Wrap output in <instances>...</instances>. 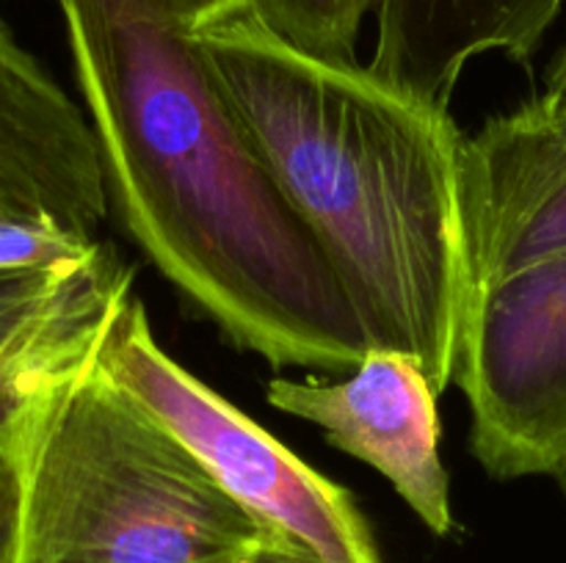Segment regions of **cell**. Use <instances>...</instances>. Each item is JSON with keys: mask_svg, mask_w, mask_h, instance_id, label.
<instances>
[{"mask_svg": "<svg viewBox=\"0 0 566 563\" xmlns=\"http://www.w3.org/2000/svg\"><path fill=\"white\" fill-rule=\"evenodd\" d=\"M459 199L473 301L566 252V99L545 92L464 136Z\"/></svg>", "mask_w": 566, "mask_h": 563, "instance_id": "obj_7", "label": "cell"}, {"mask_svg": "<svg viewBox=\"0 0 566 563\" xmlns=\"http://www.w3.org/2000/svg\"><path fill=\"white\" fill-rule=\"evenodd\" d=\"M558 489H562V495H564V500H566V469H564V472L562 475H558Z\"/></svg>", "mask_w": 566, "mask_h": 563, "instance_id": "obj_16", "label": "cell"}, {"mask_svg": "<svg viewBox=\"0 0 566 563\" xmlns=\"http://www.w3.org/2000/svg\"><path fill=\"white\" fill-rule=\"evenodd\" d=\"M547 94H556V97L566 99V44L558 50V55L553 59L551 70H547Z\"/></svg>", "mask_w": 566, "mask_h": 563, "instance_id": "obj_14", "label": "cell"}, {"mask_svg": "<svg viewBox=\"0 0 566 563\" xmlns=\"http://www.w3.org/2000/svg\"><path fill=\"white\" fill-rule=\"evenodd\" d=\"M108 204L86 110L0 14V221L94 235Z\"/></svg>", "mask_w": 566, "mask_h": 563, "instance_id": "obj_9", "label": "cell"}, {"mask_svg": "<svg viewBox=\"0 0 566 563\" xmlns=\"http://www.w3.org/2000/svg\"><path fill=\"white\" fill-rule=\"evenodd\" d=\"M235 563H307V561L291 555V552H260V555L247 557V561H235Z\"/></svg>", "mask_w": 566, "mask_h": 563, "instance_id": "obj_15", "label": "cell"}, {"mask_svg": "<svg viewBox=\"0 0 566 563\" xmlns=\"http://www.w3.org/2000/svg\"><path fill=\"white\" fill-rule=\"evenodd\" d=\"M6 456L20 491L14 563H235L287 552L97 353L25 403Z\"/></svg>", "mask_w": 566, "mask_h": 563, "instance_id": "obj_3", "label": "cell"}, {"mask_svg": "<svg viewBox=\"0 0 566 563\" xmlns=\"http://www.w3.org/2000/svg\"><path fill=\"white\" fill-rule=\"evenodd\" d=\"M94 235L31 221H0V270H28L77 263L99 252Z\"/></svg>", "mask_w": 566, "mask_h": 563, "instance_id": "obj_12", "label": "cell"}, {"mask_svg": "<svg viewBox=\"0 0 566 563\" xmlns=\"http://www.w3.org/2000/svg\"><path fill=\"white\" fill-rule=\"evenodd\" d=\"M97 362L287 552L307 563H381L352 491L169 357L155 340L142 298L130 296L114 315Z\"/></svg>", "mask_w": 566, "mask_h": 563, "instance_id": "obj_4", "label": "cell"}, {"mask_svg": "<svg viewBox=\"0 0 566 563\" xmlns=\"http://www.w3.org/2000/svg\"><path fill=\"white\" fill-rule=\"evenodd\" d=\"M470 450L495 480L566 469V252L479 293L457 375Z\"/></svg>", "mask_w": 566, "mask_h": 563, "instance_id": "obj_5", "label": "cell"}, {"mask_svg": "<svg viewBox=\"0 0 566 563\" xmlns=\"http://www.w3.org/2000/svg\"><path fill=\"white\" fill-rule=\"evenodd\" d=\"M193 31L249 9V0H166Z\"/></svg>", "mask_w": 566, "mask_h": 563, "instance_id": "obj_13", "label": "cell"}, {"mask_svg": "<svg viewBox=\"0 0 566 563\" xmlns=\"http://www.w3.org/2000/svg\"><path fill=\"white\" fill-rule=\"evenodd\" d=\"M376 0H249V11L291 47L321 61L357 64L359 31Z\"/></svg>", "mask_w": 566, "mask_h": 563, "instance_id": "obj_11", "label": "cell"}, {"mask_svg": "<svg viewBox=\"0 0 566 563\" xmlns=\"http://www.w3.org/2000/svg\"><path fill=\"white\" fill-rule=\"evenodd\" d=\"M265 397L291 417L318 425L337 450L374 467L434 535H448L451 475L442 461L437 390L415 357L368 348L340 381L274 375Z\"/></svg>", "mask_w": 566, "mask_h": 563, "instance_id": "obj_6", "label": "cell"}, {"mask_svg": "<svg viewBox=\"0 0 566 563\" xmlns=\"http://www.w3.org/2000/svg\"><path fill=\"white\" fill-rule=\"evenodd\" d=\"M566 0H376L370 72L448 108L462 72L484 53L531 66Z\"/></svg>", "mask_w": 566, "mask_h": 563, "instance_id": "obj_10", "label": "cell"}, {"mask_svg": "<svg viewBox=\"0 0 566 563\" xmlns=\"http://www.w3.org/2000/svg\"><path fill=\"white\" fill-rule=\"evenodd\" d=\"M111 204L155 268L238 351L346 375L370 348L310 226L276 185L166 0H55Z\"/></svg>", "mask_w": 566, "mask_h": 563, "instance_id": "obj_1", "label": "cell"}, {"mask_svg": "<svg viewBox=\"0 0 566 563\" xmlns=\"http://www.w3.org/2000/svg\"><path fill=\"white\" fill-rule=\"evenodd\" d=\"M199 47L304 224L329 257L370 348L453 384L473 309L451 110L370 66L321 61L249 9L197 31Z\"/></svg>", "mask_w": 566, "mask_h": 563, "instance_id": "obj_2", "label": "cell"}, {"mask_svg": "<svg viewBox=\"0 0 566 563\" xmlns=\"http://www.w3.org/2000/svg\"><path fill=\"white\" fill-rule=\"evenodd\" d=\"M133 276L108 246L77 263L0 270V563H14L20 528L11 425L42 386L97 353Z\"/></svg>", "mask_w": 566, "mask_h": 563, "instance_id": "obj_8", "label": "cell"}]
</instances>
